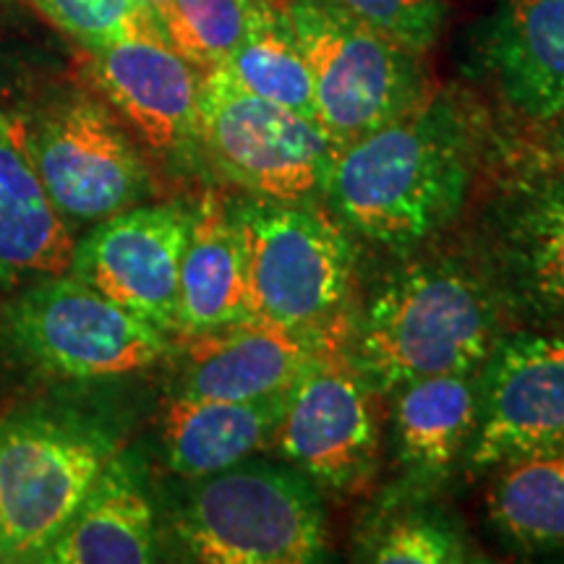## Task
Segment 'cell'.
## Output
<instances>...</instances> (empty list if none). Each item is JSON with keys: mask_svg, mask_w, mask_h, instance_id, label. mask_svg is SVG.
<instances>
[{"mask_svg": "<svg viewBox=\"0 0 564 564\" xmlns=\"http://www.w3.org/2000/svg\"><path fill=\"white\" fill-rule=\"evenodd\" d=\"M476 152L470 105L434 89L413 110L345 147L324 199L348 230L387 249H411L460 215Z\"/></svg>", "mask_w": 564, "mask_h": 564, "instance_id": "cell-1", "label": "cell"}, {"mask_svg": "<svg viewBox=\"0 0 564 564\" xmlns=\"http://www.w3.org/2000/svg\"><path fill=\"white\" fill-rule=\"evenodd\" d=\"M499 303L489 274L460 259H415L371 295L348 358L373 394L481 369L499 340Z\"/></svg>", "mask_w": 564, "mask_h": 564, "instance_id": "cell-2", "label": "cell"}, {"mask_svg": "<svg viewBox=\"0 0 564 564\" xmlns=\"http://www.w3.org/2000/svg\"><path fill=\"white\" fill-rule=\"evenodd\" d=\"M178 539L204 564H306L329 546L322 494L301 470L246 460L196 478Z\"/></svg>", "mask_w": 564, "mask_h": 564, "instance_id": "cell-3", "label": "cell"}, {"mask_svg": "<svg viewBox=\"0 0 564 564\" xmlns=\"http://www.w3.org/2000/svg\"><path fill=\"white\" fill-rule=\"evenodd\" d=\"M308 66L322 126L335 152L432 95L423 55L352 17L335 0H282Z\"/></svg>", "mask_w": 564, "mask_h": 564, "instance_id": "cell-4", "label": "cell"}, {"mask_svg": "<svg viewBox=\"0 0 564 564\" xmlns=\"http://www.w3.org/2000/svg\"><path fill=\"white\" fill-rule=\"evenodd\" d=\"M246 241L251 322L285 329L345 319L356 246L343 223L314 204L257 196L236 207Z\"/></svg>", "mask_w": 564, "mask_h": 564, "instance_id": "cell-5", "label": "cell"}, {"mask_svg": "<svg viewBox=\"0 0 564 564\" xmlns=\"http://www.w3.org/2000/svg\"><path fill=\"white\" fill-rule=\"evenodd\" d=\"M199 141L253 196L293 204L327 196L337 152L322 126L253 95L223 66L202 70Z\"/></svg>", "mask_w": 564, "mask_h": 564, "instance_id": "cell-6", "label": "cell"}, {"mask_svg": "<svg viewBox=\"0 0 564 564\" xmlns=\"http://www.w3.org/2000/svg\"><path fill=\"white\" fill-rule=\"evenodd\" d=\"M112 457L110 442L47 413L0 421V541L9 562H40Z\"/></svg>", "mask_w": 564, "mask_h": 564, "instance_id": "cell-7", "label": "cell"}, {"mask_svg": "<svg viewBox=\"0 0 564 564\" xmlns=\"http://www.w3.org/2000/svg\"><path fill=\"white\" fill-rule=\"evenodd\" d=\"M9 333L26 358L70 379L150 369L171 352V335L70 272L21 293L9 308Z\"/></svg>", "mask_w": 564, "mask_h": 564, "instance_id": "cell-8", "label": "cell"}, {"mask_svg": "<svg viewBox=\"0 0 564 564\" xmlns=\"http://www.w3.org/2000/svg\"><path fill=\"white\" fill-rule=\"evenodd\" d=\"M564 447V335H499L481 366L470 476Z\"/></svg>", "mask_w": 564, "mask_h": 564, "instance_id": "cell-9", "label": "cell"}, {"mask_svg": "<svg viewBox=\"0 0 564 564\" xmlns=\"http://www.w3.org/2000/svg\"><path fill=\"white\" fill-rule=\"evenodd\" d=\"M30 144L47 194L68 223H102L139 207L150 171L121 123L89 97L63 102L37 126Z\"/></svg>", "mask_w": 564, "mask_h": 564, "instance_id": "cell-10", "label": "cell"}, {"mask_svg": "<svg viewBox=\"0 0 564 564\" xmlns=\"http://www.w3.org/2000/svg\"><path fill=\"white\" fill-rule=\"evenodd\" d=\"M371 390L348 356L335 352L288 392L274 447L316 489L356 491L379 457Z\"/></svg>", "mask_w": 564, "mask_h": 564, "instance_id": "cell-11", "label": "cell"}, {"mask_svg": "<svg viewBox=\"0 0 564 564\" xmlns=\"http://www.w3.org/2000/svg\"><path fill=\"white\" fill-rule=\"evenodd\" d=\"M192 220L194 212L181 204H139L118 212L76 246L68 272L160 333L173 335Z\"/></svg>", "mask_w": 564, "mask_h": 564, "instance_id": "cell-12", "label": "cell"}, {"mask_svg": "<svg viewBox=\"0 0 564 564\" xmlns=\"http://www.w3.org/2000/svg\"><path fill=\"white\" fill-rule=\"evenodd\" d=\"M491 280L502 301L564 329V171L535 167L489 215Z\"/></svg>", "mask_w": 564, "mask_h": 564, "instance_id": "cell-13", "label": "cell"}, {"mask_svg": "<svg viewBox=\"0 0 564 564\" xmlns=\"http://www.w3.org/2000/svg\"><path fill=\"white\" fill-rule=\"evenodd\" d=\"M345 324L316 329H285L243 322L209 333L188 345L183 398L262 400L291 392L324 358L343 350Z\"/></svg>", "mask_w": 564, "mask_h": 564, "instance_id": "cell-14", "label": "cell"}, {"mask_svg": "<svg viewBox=\"0 0 564 564\" xmlns=\"http://www.w3.org/2000/svg\"><path fill=\"white\" fill-rule=\"evenodd\" d=\"M470 53L512 112L535 126L564 118V0H497Z\"/></svg>", "mask_w": 564, "mask_h": 564, "instance_id": "cell-15", "label": "cell"}, {"mask_svg": "<svg viewBox=\"0 0 564 564\" xmlns=\"http://www.w3.org/2000/svg\"><path fill=\"white\" fill-rule=\"evenodd\" d=\"M87 74L154 150L199 141V68L162 37L91 47Z\"/></svg>", "mask_w": 564, "mask_h": 564, "instance_id": "cell-16", "label": "cell"}, {"mask_svg": "<svg viewBox=\"0 0 564 564\" xmlns=\"http://www.w3.org/2000/svg\"><path fill=\"white\" fill-rule=\"evenodd\" d=\"M70 225L47 194L30 144V121L0 112V282L66 274Z\"/></svg>", "mask_w": 564, "mask_h": 564, "instance_id": "cell-17", "label": "cell"}, {"mask_svg": "<svg viewBox=\"0 0 564 564\" xmlns=\"http://www.w3.org/2000/svg\"><path fill=\"white\" fill-rule=\"evenodd\" d=\"M251 322L246 241L236 207L207 194L194 212L192 232L181 259L175 337L220 333L232 324Z\"/></svg>", "mask_w": 564, "mask_h": 564, "instance_id": "cell-18", "label": "cell"}, {"mask_svg": "<svg viewBox=\"0 0 564 564\" xmlns=\"http://www.w3.org/2000/svg\"><path fill=\"white\" fill-rule=\"evenodd\" d=\"M154 560V510L129 457L112 455L40 562L141 564Z\"/></svg>", "mask_w": 564, "mask_h": 564, "instance_id": "cell-19", "label": "cell"}, {"mask_svg": "<svg viewBox=\"0 0 564 564\" xmlns=\"http://www.w3.org/2000/svg\"><path fill=\"white\" fill-rule=\"evenodd\" d=\"M288 392L262 400H202L175 394L162 421V444L173 474L202 478L270 447Z\"/></svg>", "mask_w": 564, "mask_h": 564, "instance_id": "cell-20", "label": "cell"}, {"mask_svg": "<svg viewBox=\"0 0 564 564\" xmlns=\"http://www.w3.org/2000/svg\"><path fill=\"white\" fill-rule=\"evenodd\" d=\"M481 369L423 377L394 390L392 444L415 481H440L468 447L478 415Z\"/></svg>", "mask_w": 564, "mask_h": 564, "instance_id": "cell-21", "label": "cell"}, {"mask_svg": "<svg viewBox=\"0 0 564 564\" xmlns=\"http://www.w3.org/2000/svg\"><path fill=\"white\" fill-rule=\"evenodd\" d=\"M220 66L253 95L316 121L312 76L282 0H251L243 40Z\"/></svg>", "mask_w": 564, "mask_h": 564, "instance_id": "cell-22", "label": "cell"}, {"mask_svg": "<svg viewBox=\"0 0 564 564\" xmlns=\"http://www.w3.org/2000/svg\"><path fill=\"white\" fill-rule=\"evenodd\" d=\"M489 518L523 552L564 549V447L502 465L489 491Z\"/></svg>", "mask_w": 564, "mask_h": 564, "instance_id": "cell-23", "label": "cell"}, {"mask_svg": "<svg viewBox=\"0 0 564 564\" xmlns=\"http://www.w3.org/2000/svg\"><path fill=\"white\" fill-rule=\"evenodd\" d=\"M358 556L379 564L468 562L460 525L453 514L426 499H387L358 533Z\"/></svg>", "mask_w": 564, "mask_h": 564, "instance_id": "cell-24", "label": "cell"}, {"mask_svg": "<svg viewBox=\"0 0 564 564\" xmlns=\"http://www.w3.org/2000/svg\"><path fill=\"white\" fill-rule=\"evenodd\" d=\"M251 0H165L158 11L162 37L192 66L209 70L243 40Z\"/></svg>", "mask_w": 564, "mask_h": 564, "instance_id": "cell-25", "label": "cell"}, {"mask_svg": "<svg viewBox=\"0 0 564 564\" xmlns=\"http://www.w3.org/2000/svg\"><path fill=\"white\" fill-rule=\"evenodd\" d=\"M32 3L53 26H58L87 51L131 37H162L160 21L144 0H32Z\"/></svg>", "mask_w": 564, "mask_h": 564, "instance_id": "cell-26", "label": "cell"}, {"mask_svg": "<svg viewBox=\"0 0 564 564\" xmlns=\"http://www.w3.org/2000/svg\"><path fill=\"white\" fill-rule=\"evenodd\" d=\"M335 3L421 55L440 37L444 21L442 0H335Z\"/></svg>", "mask_w": 564, "mask_h": 564, "instance_id": "cell-27", "label": "cell"}, {"mask_svg": "<svg viewBox=\"0 0 564 564\" xmlns=\"http://www.w3.org/2000/svg\"><path fill=\"white\" fill-rule=\"evenodd\" d=\"M539 167H562L564 171V118L539 123Z\"/></svg>", "mask_w": 564, "mask_h": 564, "instance_id": "cell-28", "label": "cell"}, {"mask_svg": "<svg viewBox=\"0 0 564 564\" xmlns=\"http://www.w3.org/2000/svg\"><path fill=\"white\" fill-rule=\"evenodd\" d=\"M0 562H9V554H6V549H3V541H0Z\"/></svg>", "mask_w": 564, "mask_h": 564, "instance_id": "cell-29", "label": "cell"}]
</instances>
